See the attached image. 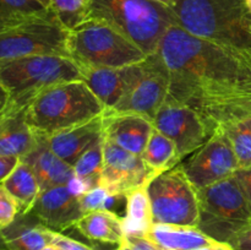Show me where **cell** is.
I'll use <instances>...</instances> for the list:
<instances>
[{"instance_id": "11", "label": "cell", "mask_w": 251, "mask_h": 250, "mask_svg": "<svg viewBox=\"0 0 251 250\" xmlns=\"http://www.w3.org/2000/svg\"><path fill=\"white\" fill-rule=\"evenodd\" d=\"M181 168L195 189H202L232 176L239 163L229 137L225 130H217Z\"/></svg>"}, {"instance_id": "45", "label": "cell", "mask_w": 251, "mask_h": 250, "mask_svg": "<svg viewBox=\"0 0 251 250\" xmlns=\"http://www.w3.org/2000/svg\"><path fill=\"white\" fill-rule=\"evenodd\" d=\"M117 250H118V249H117Z\"/></svg>"}, {"instance_id": "5", "label": "cell", "mask_w": 251, "mask_h": 250, "mask_svg": "<svg viewBox=\"0 0 251 250\" xmlns=\"http://www.w3.org/2000/svg\"><path fill=\"white\" fill-rule=\"evenodd\" d=\"M81 80V71L73 59L63 55H33L0 60V85L10 103L24 109L44 88Z\"/></svg>"}, {"instance_id": "18", "label": "cell", "mask_w": 251, "mask_h": 250, "mask_svg": "<svg viewBox=\"0 0 251 250\" xmlns=\"http://www.w3.org/2000/svg\"><path fill=\"white\" fill-rule=\"evenodd\" d=\"M28 164L38 180L41 191L54 186L66 185L75 175L73 166L64 162L49 147L46 137L37 136L33 149L21 158Z\"/></svg>"}, {"instance_id": "19", "label": "cell", "mask_w": 251, "mask_h": 250, "mask_svg": "<svg viewBox=\"0 0 251 250\" xmlns=\"http://www.w3.org/2000/svg\"><path fill=\"white\" fill-rule=\"evenodd\" d=\"M6 250H42L51 244L54 230L42 225L33 215H17L14 222L0 230Z\"/></svg>"}, {"instance_id": "25", "label": "cell", "mask_w": 251, "mask_h": 250, "mask_svg": "<svg viewBox=\"0 0 251 250\" xmlns=\"http://www.w3.org/2000/svg\"><path fill=\"white\" fill-rule=\"evenodd\" d=\"M54 15L41 0H0V31Z\"/></svg>"}, {"instance_id": "4", "label": "cell", "mask_w": 251, "mask_h": 250, "mask_svg": "<svg viewBox=\"0 0 251 250\" xmlns=\"http://www.w3.org/2000/svg\"><path fill=\"white\" fill-rule=\"evenodd\" d=\"M90 19L109 25L146 55L158 51L163 34L176 25L171 7L153 0H92Z\"/></svg>"}, {"instance_id": "16", "label": "cell", "mask_w": 251, "mask_h": 250, "mask_svg": "<svg viewBox=\"0 0 251 250\" xmlns=\"http://www.w3.org/2000/svg\"><path fill=\"white\" fill-rule=\"evenodd\" d=\"M51 151L74 166L88 149L103 139V115L46 137Z\"/></svg>"}, {"instance_id": "9", "label": "cell", "mask_w": 251, "mask_h": 250, "mask_svg": "<svg viewBox=\"0 0 251 250\" xmlns=\"http://www.w3.org/2000/svg\"><path fill=\"white\" fill-rule=\"evenodd\" d=\"M69 31L55 15L0 31V60L33 55L68 56Z\"/></svg>"}, {"instance_id": "22", "label": "cell", "mask_w": 251, "mask_h": 250, "mask_svg": "<svg viewBox=\"0 0 251 250\" xmlns=\"http://www.w3.org/2000/svg\"><path fill=\"white\" fill-rule=\"evenodd\" d=\"M75 227L88 239L109 244L119 245L125 237L123 217L108 210L86 212L77 221Z\"/></svg>"}, {"instance_id": "21", "label": "cell", "mask_w": 251, "mask_h": 250, "mask_svg": "<svg viewBox=\"0 0 251 250\" xmlns=\"http://www.w3.org/2000/svg\"><path fill=\"white\" fill-rule=\"evenodd\" d=\"M146 238L161 250H195L216 243L198 227L153 223Z\"/></svg>"}, {"instance_id": "17", "label": "cell", "mask_w": 251, "mask_h": 250, "mask_svg": "<svg viewBox=\"0 0 251 250\" xmlns=\"http://www.w3.org/2000/svg\"><path fill=\"white\" fill-rule=\"evenodd\" d=\"M137 64L123 68H78L81 71V80L88 86L105 108L112 109L126 92L136 73Z\"/></svg>"}, {"instance_id": "40", "label": "cell", "mask_w": 251, "mask_h": 250, "mask_svg": "<svg viewBox=\"0 0 251 250\" xmlns=\"http://www.w3.org/2000/svg\"><path fill=\"white\" fill-rule=\"evenodd\" d=\"M42 250H60V249H59V248H56L55 245L49 244V245H47L46 248H43V249H42Z\"/></svg>"}, {"instance_id": "42", "label": "cell", "mask_w": 251, "mask_h": 250, "mask_svg": "<svg viewBox=\"0 0 251 250\" xmlns=\"http://www.w3.org/2000/svg\"><path fill=\"white\" fill-rule=\"evenodd\" d=\"M0 250H6V247H5V243L2 240L1 234H0Z\"/></svg>"}, {"instance_id": "1", "label": "cell", "mask_w": 251, "mask_h": 250, "mask_svg": "<svg viewBox=\"0 0 251 250\" xmlns=\"http://www.w3.org/2000/svg\"><path fill=\"white\" fill-rule=\"evenodd\" d=\"M169 71L167 100L188 105L212 135L251 115V59L173 25L158 48Z\"/></svg>"}, {"instance_id": "39", "label": "cell", "mask_w": 251, "mask_h": 250, "mask_svg": "<svg viewBox=\"0 0 251 250\" xmlns=\"http://www.w3.org/2000/svg\"><path fill=\"white\" fill-rule=\"evenodd\" d=\"M7 113H9V105H7V108L4 110V112L0 113V124H1L2 120L5 119V117H6V115H7Z\"/></svg>"}, {"instance_id": "10", "label": "cell", "mask_w": 251, "mask_h": 250, "mask_svg": "<svg viewBox=\"0 0 251 250\" xmlns=\"http://www.w3.org/2000/svg\"><path fill=\"white\" fill-rule=\"evenodd\" d=\"M168 93L169 71L157 51L137 64L136 73L126 92L110 110L136 113L153 120L159 108L166 103Z\"/></svg>"}, {"instance_id": "3", "label": "cell", "mask_w": 251, "mask_h": 250, "mask_svg": "<svg viewBox=\"0 0 251 250\" xmlns=\"http://www.w3.org/2000/svg\"><path fill=\"white\" fill-rule=\"evenodd\" d=\"M107 109L82 80L44 88L25 109V120L36 136L48 137L82 124Z\"/></svg>"}, {"instance_id": "38", "label": "cell", "mask_w": 251, "mask_h": 250, "mask_svg": "<svg viewBox=\"0 0 251 250\" xmlns=\"http://www.w3.org/2000/svg\"><path fill=\"white\" fill-rule=\"evenodd\" d=\"M153 1L159 2V4H162V5H166V6H168V7H172L174 4H176V0H153Z\"/></svg>"}, {"instance_id": "20", "label": "cell", "mask_w": 251, "mask_h": 250, "mask_svg": "<svg viewBox=\"0 0 251 250\" xmlns=\"http://www.w3.org/2000/svg\"><path fill=\"white\" fill-rule=\"evenodd\" d=\"M26 108L20 109L9 103V113L0 124V154L22 158L36 145L37 136L25 120Z\"/></svg>"}, {"instance_id": "12", "label": "cell", "mask_w": 251, "mask_h": 250, "mask_svg": "<svg viewBox=\"0 0 251 250\" xmlns=\"http://www.w3.org/2000/svg\"><path fill=\"white\" fill-rule=\"evenodd\" d=\"M158 174L152 171L141 156L131 153L103 137V168L98 186L114 195H126L146 188Z\"/></svg>"}, {"instance_id": "8", "label": "cell", "mask_w": 251, "mask_h": 250, "mask_svg": "<svg viewBox=\"0 0 251 250\" xmlns=\"http://www.w3.org/2000/svg\"><path fill=\"white\" fill-rule=\"evenodd\" d=\"M146 190L153 223L198 227L200 221L198 191L181 166L159 173L150 181Z\"/></svg>"}, {"instance_id": "37", "label": "cell", "mask_w": 251, "mask_h": 250, "mask_svg": "<svg viewBox=\"0 0 251 250\" xmlns=\"http://www.w3.org/2000/svg\"><path fill=\"white\" fill-rule=\"evenodd\" d=\"M195 250H233L232 247H230L228 243H221V242H216L213 244L207 245V247H202L199 248V249Z\"/></svg>"}, {"instance_id": "27", "label": "cell", "mask_w": 251, "mask_h": 250, "mask_svg": "<svg viewBox=\"0 0 251 250\" xmlns=\"http://www.w3.org/2000/svg\"><path fill=\"white\" fill-rule=\"evenodd\" d=\"M92 0H49V9L68 31L87 21Z\"/></svg>"}, {"instance_id": "44", "label": "cell", "mask_w": 251, "mask_h": 250, "mask_svg": "<svg viewBox=\"0 0 251 250\" xmlns=\"http://www.w3.org/2000/svg\"><path fill=\"white\" fill-rule=\"evenodd\" d=\"M250 63H251V60H250Z\"/></svg>"}, {"instance_id": "26", "label": "cell", "mask_w": 251, "mask_h": 250, "mask_svg": "<svg viewBox=\"0 0 251 250\" xmlns=\"http://www.w3.org/2000/svg\"><path fill=\"white\" fill-rule=\"evenodd\" d=\"M141 157L145 163L157 174L174 168L180 162L173 141L156 129L152 131Z\"/></svg>"}, {"instance_id": "15", "label": "cell", "mask_w": 251, "mask_h": 250, "mask_svg": "<svg viewBox=\"0 0 251 250\" xmlns=\"http://www.w3.org/2000/svg\"><path fill=\"white\" fill-rule=\"evenodd\" d=\"M103 137L131 153L141 156L154 130L153 122L136 113L105 109L103 113Z\"/></svg>"}, {"instance_id": "6", "label": "cell", "mask_w": 251, "mask_h": 250, "mask_svg": "<svg viewBox=\"0 0 251 250\" xmlns=\"http://www.w3.org/2000/svg\"><path fill=\"white\" fill-rule=\"evenodd\" d=\"M66 49L69 58L78 66L88 68H123L147 56L109 25L95 19L69 31Z\"/></svg>"}, {"instance_id": "13", "label": "cell", "mask_w": 251, "mask_h": 250, "mask_svg": "<svg viewBox=\"0 0 251 250\" xmlns=\"http://www.w3.org/2000/svg\"><path fill=\"white\" fill-rule=\"evenodd\" d=\"M152 122L154 129L173 141L180 161L211 137L205 122L195 110L172 100H166Z\"/></svg>"}, {"instance_id": "32", "label": "cell", "mask_w": 251, "mask_h": 250, "mask_svg": "<svg viewBox=\"0 0 251 250\" xmlns=\"http://www.w3.org/2000/svg\"><path fill=\"white\" fill-rule=\"evenodd\" d=\"M228 244L233 250H251V221L230 238Z\"/></svg>"}, {"instance_id": "23", "label": "cell", "mask_w": 251, "mask_h": 250, "mask_svg": "<svg viewBox=\"0 0 251 250\" xmlns=\"http://www.w3.org/2000/svg\"><path fill=\"white\" fill-rule=\"evenodd\" d=\"M2 185L16 201L19 215L28 213L41 194V186L33 171L24 161H20L14 172L5 179Z\"/></svg>"}, {"instance_id": "24", "label": "cell", "mask_w": 251, "mask_h": 250, "mask_svg": "<svg viewBox=\"0 0 251 250\" xmlns=\"http://www.w3.org/2000/svg\"><path fill=\"white\" fill-rule=\"evenodd\" d=\"M126 211L123 217V229L125 235L130 237H146L152 221L151 202L146 188H139L125 195Z\"/></svg>"}, {"instance_id": "31", "label": "cell", "mask_w": 251, "mask_h": 250, "mask_svg": "<svg viewBox=\"0 0 251 250\" xmlns=\"http://www.w3.org/2000/svg\"><path fill=\"white\" fill-rule=\"evenodd\" d=\"M19 215V206L9 191L0 184V230L11 225Z\"/></svg>"}, {"instance_id": "14", "label": "cell", "mask_w": 251, "mask_h": 250, "mask_svg": "<svg viewBox=\"0 0 251 250\" xmlns=\"http://www.w3.org/2000/svg\"><path fill=\"white\" fill-rule=\"evenodd\" d=\"M28 213L54 232L61 233L73 227L85 215L80 198L74 195L68 185L42 190Z\"/></svg>"}, {"instance_id": "34", "label": "cell", "mask_w": 251, "mask_h": 250, "mask_svg": "<svg viewBox=\"0 0 251 250\" xmlns=\"http://www.w3.org/2000/svg\"><path fill=\"white\" fill-rule=\"evenodd\" d=\"M51 244L55 245L60 250H93L92 248L87 247V245L82 244V243L77 242L75 239H71V238L58 232H54Z\"/></svg>"}, {"instance_id": "36", "label": "cell", "mask_w": 251, "mask_h": 250, "mask_svg": "<svg viewBox=\"0 0 251 250\" xmlns=\"http://www.w3.org/2000/svg\"><path fill=\"white\" fill-rule=\"evenodd\" d=\"M10 103V96L4 87L0 85V113L4 112Z\"/></svg>"}, {"instance_id": "2", "label": "cell", "mask_w": 251, "mask_h": 250, "mask_svg": "<svg viewBox=\"0 0 251 250\" xmlns=\"http://www.w3.org/2000/svg\"><path fill=\"white\" fill-rule=\"evenodd\" d=\"M171 9L190 34L251 59V15L244 0H176Z\"/></svg>"}, {"instance_id": "28", "label": "cell", "mask_w": 251, "mask_h": 250, "mask_svg": "<svg viewBox=\"0 0 251 250\" xmlns=\"http://www.w3.org/2000/svg\"><path fill=\"white\" fill-rule=\"evenodd\" d=\"M225 131L229 137L239 168L251 167V115L237 120Z\"/></svg>"}, {"instance_id": "30", "label": "cell", "mask_w": 251, "mask_h": 250, "mask_svg": "<svg viewBox=\"0 0 251 250\" xmlns=\"http://www.w3.org/2000/svg\"><path fill=\"white\" fill-rule=\"evenodd\" d=\"M124 196L125 195H114L102 186H96L80 196V203L85 213L97 210L112 211L114 203Z\"/></svg>"}, {"instance_id": "7", "label": "cell", "mask_w": 251, "mask_h": 250, "mask_svg": "<svg viewBox=\"0 0 251 250\" xmlns=\"http://www.w3.org/2000/svg\"><path fill=\"white\" fill-rule=\"evenodd\" d=\"M196 191L200 205L198 228L216 242L228 243L251 221L247 200L234 175Z\"/></svg>"}, {"instance_id": "33", "label": "cell", "mask_w": 251, "mask_h": 250, "mask_svg": "<svg viewBox=\"0 0 251 250\" xmlns=\"http://www.w3.org/2000/svg\"><path fill=\"white\" fill-rule=\"evenodd\" d=\"M233 175L237 178L240 188H242L244 198L247 200L248 208L251 215V167L247 168H238Z\"/></svg>"}, {"instance_id": "43", "label": "cell", "mask_w": 251, "mask_h": 250, "mask_svg": "<svg viewBox=\"0 0 251 250\" xmlns=\"http://www.w3.org/2000/svg\"><path fill=\"white\" fill-rule=\"evenodd\" d=\"M41 1H43L44 4H47L49 6V0H41Z\"/></svg>"}, {"instance_id": "41", "label": "cell", "mask_w": 251, "mask_h": 250, "mask_svg": "<svg viewBox=\"0 0 251 250\" xmlns=\"http://www.w3.org/2000/svg\"><path fill=\"white\" fill-rule=\"evenodd\" d=\"M245 2V6H247L248 11H249V14L251 15V0H244Z\"/></svg>"}, {"instance_id": "29", "label": "cell", "mask_w": 251, "mask_h": 250, "mask_svg": "<svg viewBox=\"0 0 251 250\" xmlns=\"http://www.w3.org/2000/svg\"><path fill=\"white\" fill-rule=\"evenodd\" d=\"M74 173L78 178L98 186L100 172L103 168V139L88 149L73 166Z\"/></svg>"}, {"instance_id": "35", "label": "cell", "mask_w": 251, "mask_h": 250, "mask_svg": "<svg viewBox=\"0 0 251 250\" xmlns=\"http://www.w3.org/2000/svg\"><path fill=\"white\" fill-rule=\"evenodd\" d=\"M21 158L15 156H4L0 154V184L4 183L5 179L14 172Z\"/></svg>"}]
</instances>
